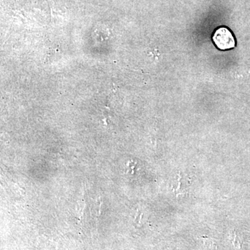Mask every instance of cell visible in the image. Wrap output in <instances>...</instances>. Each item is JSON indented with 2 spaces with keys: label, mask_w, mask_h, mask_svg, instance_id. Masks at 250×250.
<instances>
[{
  "label": "cell",
  "mask_w": 250,
  "mask_h": 250,
  "mask_svg": "<svg viewBox=\"0 0 250 250\" xmlns=\"http://www.w3.org/2000/svg\"><path fill=\"white\" fill-rule=\"evenodd\" d=\"M213 41L216 47L221 50L232 49L236 45L232 33L227 27L217 29L213 34Z\"/></svg>",
  "instance_id": "1"
}]
</instances>
